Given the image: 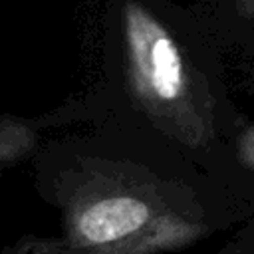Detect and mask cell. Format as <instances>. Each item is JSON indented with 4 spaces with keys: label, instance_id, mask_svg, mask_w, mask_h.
<instances>
[{
    "label": "cell",
    "instance_id": "6da1fadb",
    "mask_svg": "<svg viewBox=\"0 0 254 254\" xmlns=\"http://www.w3.org/2000/svg\"><path fill=\"white\" fill-rule=\"evenodd\" d=\"M129 85L145 113L173 139L200 147L212 137V101L171 32L141 4L123 6Z\"/></svg>",
    "mask_w": 254,
    "mask_h": 254
},
{
    "label": "cell",
    "instance_id": "7a4b0ae2",
    "mask_svg": "<svg viewBox=\"0 0 254 254\" xmlns=\"http://www.w3.org/2000/svg\"><path fill=\"white\" fill-rule=\"evenodd\" d=\"M67 234L71 250L141 254L185 246L202 234V226L137 181L101 177L69 202Z\"/></svg>",
    "mask_w": 254,
    "mask_h": 254
},
{
    "label": "cell",
    "instance_id": "3957f363",
    "mask_svg": "<svg viewBox=\"0 0 254 254\" xmlns=\"http://www.w3.org/2000/svg\"><path fill=\"white\" fill-rule=\"evenodd\" d=\"M238 151H240V157H242L250 167H254V127H248V129L240 135Z\"/></svg>",
    "mask_w": 254,
    "mask_h": 254
},
{
    "label": "cell",
    "instance_id": "277c9868",
    "mask_svg": "<svg viewBox=\"0 0 254 254\" xmlns=\"http://www.w3.org/2000/svg\"><path fill=\"white\" fill-rule=\"evenodd\" d=\"M238 14L244 18H254V0H236Z\"/></svg>",
    "mask_w": 254,
    "mask_h": 254
},
{
    "label": "cell",
    "instance_id": "5b68a950",
    "mask_svg": "<svg viewBox=\"0 0 254 254\" xmlns=\"http://www.w3.org/2000/svg\"><path fill=\"white\" fill-rule=\"evenodd\" d=\"M0 155H2V151H0Z\"/></svg>",
    "mask_w": 254,
    "mask_h": 254
}]
</instances>
